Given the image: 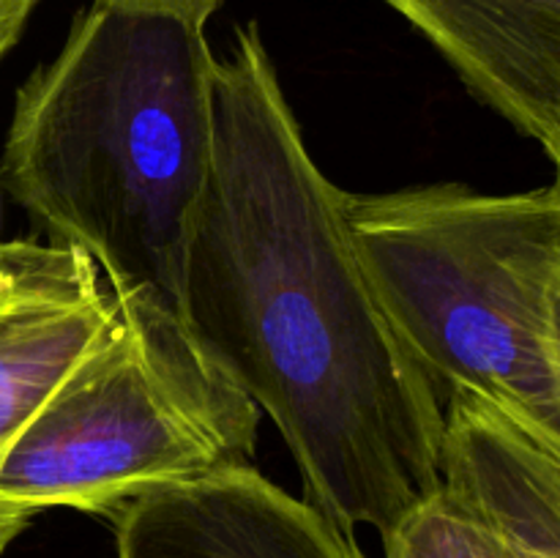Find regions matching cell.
<instances>
[{
  "mask_svg": "<svg viewBox=\"0 0 560 558\" xmlns=\"http://www.w3.org/2000/svg\"><path fill=\"white\" fill-rule=\"evenodd\" d=\"M550 315H552V339H556V353H558V361H560V274L556 279V288H552Z\"/></svg>",
  "mask_w": 560,
  "mask_h": 558,
  "instance_id": "12",
  "label": "cell"
},
{
  "mask_svg": "<svg viewBox=\"0 0 560 558\" xmlns=\"http://www.w3.org/2000/svg\"><path fill=\"white\" fill-rule=\"evenodd\" d=\"M345 213L394 332L441 399L476 394L560 452L552 184L512 195L459 184L345 191Z\"/></svg>",
  "mask_w": 560,
  "mask_h": 558,
  "instance_id": "3",
  "label": "cell"
},
{
  "mask_svg": "<svg viewBox=\"0 0 560 558\" xmlns=\"http://www.w3.org/2000/svg\"><path fill=\"white\" fill-rule=\"evenodd\" d=\"M386 558H503L487 525L441 487L383 539Z\"/></svg>",
  "mask_w": 560,
  "mask_h": 558,
  "instance_id": "9",
  "label": "cell"
},
{
  "mask_svg": "<svg viewBox=\"0 0 560 558\" xmlns=\"http://www.w3.org/2000/svg\"><path fill=\"white\" fill-rule=\"evenodd\" d=\"M109 523L118 558H366L353 534L255 465L159 487Z\"/></svg>",
  "mask_w": 560,
  "mask_h": 558,
  "instance_id": "6",
  "label": "cell"
},
{
  "mask_svg": "<svg viewBox=\"0 0 560 558\" xmlns=\"http://www.w3.org/2000/svg\"><path fill=\"white\" fill-rule=\"evenodd\" d=\"M38 0H0V60L16 47Z\"/></svg>",
  "mask_w": 560,
  "mask_h": 558,
  "instance_id": "11",
  "label": "cell"
},
{
  "mask_svg": "<svg viewBox=\"0 0 560 558\" xmlns=\"http://www.w3.org/2000/svg\"><path fill=\"white\" fill-rule=\"evenodd\" d=\"M552 164H556V181H552V189H556L560 195V153L556 159H552Z\"/></svg>",
  "mask_w": 560,
  "mask_h": 558,
  "instance_id": "13",
  "label": "cell"
},
{
  "mask_svg": "<svg viewBox=\"0 0 560 558\" xmlns=\"http://www.w3.org/2000/svg\"><path fill=\"white\" fill-rule=\"evenodd\" d=\"M91 3H107V5H126V9H145V11H164V14L184 16V20L197 22L206 27L219 11L222 0H91Z\"/></svg>",
  "mask_w": 560,
  "mask_h": 558,
  "instance_id": "10",
  "label": "cell"
},
{
  "mask_svg": "<svg viewBox=\"0 0 560 558\" xmlns=\"http://www.w3.org/2000/svg\"><path fill=\"white\" fill-rule=\"evenodd\" d=\"M115 317L118 299L82 249L36 239L0 244V465ZM27 525L0 503V556Z\"/></svg>",
  "mask_w": 560,
  "mask_h": 558,
  "instance_id": "5",
  "label": "cell"
},
{
  "mask_svg": "<svg viewBox=\"0 0 560 558\" xmlns=\"http://www.w3.org/2000/svg\"><path fill=\"white\" fill-rule=\"evenodd\" d=\"M410 22L474 96L560 153V0H381Z\"/></svg>",
  "mask_w": 560,
  "mask_h": 558,
  "instance_id": "7",
  "label": "cell"
},
{
  "mask_svg": "<svg viewBox=\"0 0 560 558\" xmlns=\"http://www.w3.org/2000/svg\"><path fill=\"white\" fill-rule=\"evenodd\" d=\"M115 293V290H113ZM118 317L16 435L0 503L113 518L159 487L252 465L260 410L162 301L115 293Z\"/></svg>",
  "mask_w": 560,
  "mask_h": 558,
  "instance_id": "4",
  "label": "cell"
},
{
  "mask_svg": "<svg viewBox=\"0 0 560 558\" xmlns=\"http://www.w3.org/2000/svg\"><path fill=\"white\" fill-rule=\"evenodd\" d=\"M211 66L197 22L91 3L16 91L0 159L3 189L52 244L85 252L115 293L180 317L211 175Z\"/></svg>",
  "mask_w": 560,
  "mask_h": 558,
  "instance_id": "2",
  "label": "cell"
},
{
  "mask_svg": "<svg viewBox=\"0 0 560 558\" xmlns=\"http://www.w3.org/2000/svg\"><path fill=\"white\" fill-rule=\"evenodd\" d=\"M441 474L503 558H560V452L528 427L476 394H446Z\"/></svg>",
  "mask_w": 560,
  "mask_h": 558,
  "instance_id": "8",
  "label": "cell"
},
{
  "mask_svg": "<svg viewBox=\"0 0 560 558\" xmlns=\"http://www.w3.org/2000/svg\"><path fill=\"white\" fill-rule=\"evenodd\" d=\"M213 156L184 260L191 334L277 425L304 498L386 539L443 487V399L372 288L257 22L211 66Z\"/></svg>",
  "mask_w": 560,
  "mask_h": 558,
  "instance_id": "1",
  "label": "cell"
}]
</instances>
